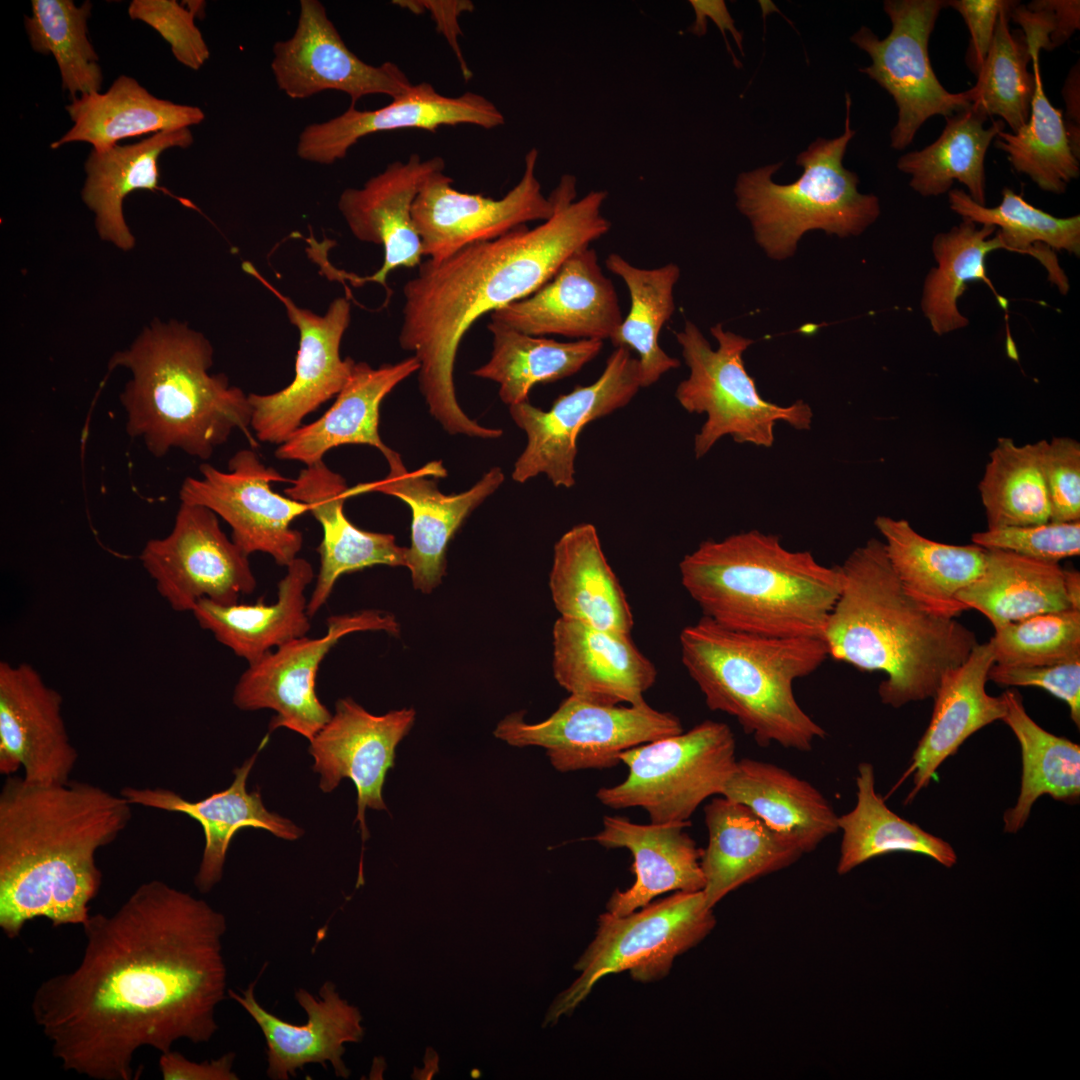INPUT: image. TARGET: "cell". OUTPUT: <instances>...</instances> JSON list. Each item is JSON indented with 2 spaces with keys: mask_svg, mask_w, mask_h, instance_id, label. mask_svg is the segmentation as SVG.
<instances>
[{
  "mask_svg": "<svg viewBox=\"0 0 1080 1080\" xmlns=\"http://www.w3.org/2000/svg\"><path fill=\"white\" fill-rule=\"evenodd\" d=\"M78 965L44 980L31 1003L53 1056L95 1080H131L136 1052L209 1042L228 994L225 916L160 880L111 914L90 915Z\"/></svg>",
  "mask_w": 1080,
  "mask_h": 1080,
  "instance_id": "obj_1",
  "label": "cell"
},
{
  "mask_svg": "<svg viewBox=\"0 0 1080 1080\" xmlns=\"http://www.w3.org/2000/svg\"><path fill=\"white\" fill-rule=\"evenodd\" d=\"M576 179L565 174L550 194L553 215L542 224L470 244L439 260H426L403 287L402 349L420 364L419 389L431 416L452 435L479 437L483 426L458 403L454 367L466 332L492 313L533 294L577 251L610 230L601 213L605 191L578 201Z\"/></svg>",
  "mask_w": 1080,
  "mask_h": 1080,
  "instance_id": "obj_2",
  "label": "cell"
},
{
  "mask_svg": "<svg viewBox=\"0 0 1080 1080\" xmlns=\"http://www.w3.org/2000/svg\"><path fill=\"white\" fill-rule=\"evenodd\" d=\"M120 793L81 781L31 784L8 776L0 791V928L17 938L45 918L83 925L102 884L97 851L132 818Z\"/></svg>",
  "mask_w": 1080,
  "mask_h": 1080,
  "instance_id": "obj_3",
  "label": "cell"
},
{
  "mask_svg": "<svg viewBox=\"0 0 1080 1080\" xmlns=\"http://www.w3.org/2000/svg\"><path fill=\"white\" fill-rule=\"evenodd\" d=\"M839 566L842 588L822 638L828 657L886 674L878 687L885 705L899 708L933 698L945 673L978 644L974 632L911 598L877 538L854 549Z\"/></svg>",
  "mask_w": 1080,
  "mask_h": 1080,
  "instance_id": "obj_4",
  "label": "cell"
},
{
  "mask_svg": "<svg viewBox=\"0 0 1080 1080\" xmlns=\"http://www.w3.org/2000/svg\"><path fill=\"white\" fill-rule=\"evenodd\" d=\"M214 350L209 340L187 324L154 319L132 344L116 351L109 370L131 373L120 394L126 430L141 438L155 457L172 448L201 460L240 430L249 433V397L223 374H210Z\"/></svg>",
  "mask_w": 1080,
  "mask_h": 1080,
  "instance_id": "obj_5",
  "label": "cell"
},
{
  "mask_svg": "<svg viewBox=\"0 0 1080 1080\" xmlns=\"http://www.w3.org/2000/svg\"><path fill=\"white\" fill-rule=\"evenodd\" d=\"M679 572L703 616L725 628L821 640L843 581L839 565L825 566L758 530L700 543Z\"/></svg>",
  "mask_w": 1080,
  "mask_h": 1080,
  "instance_id": "obj_6",
  "label": "cell"
},
{
  "mask_svg": "<svg viewBox=\"0 0 1080 1080\" xmlns=\"http://www.w3.org/2000/svg\"><path fill=\"white\" fill-rule=\"evenodd\" d=\"M679 644L708 708L734 717L759 746L807 752L827 735L793 690L828 658L823 640L746 633L702 616L681 630Z\"/></svg>",
  "mask_w": 1080,
  "mask_h": 1080,
  "instance_id": "obj_7",
  "label": "cell"
},
{
  "mask_svg": "<svg viewBox=\"0 0 1080 1080\" xmlns=\"http://www.w3.org/2000/svg\"><path fill=\"white\" fill-rule=\"evenodd\" d=\"M844 132L833 139L818 138L796 159L803 172L782 185L772 176L782 162L739 174L737 208L751 222L755 239L775 260L790 257L799 239L811 230L844 238L857 236L880 215L879 199L858 191L859 178L846 169L843 158L856 131L850 126L852 100L846 93Z\"/></svg>",
  "mask_w": 1080,
  "mask_h": 1080,
  "instance_id": "obj_8",
  "label": "cell"
},
{
  "mask_svg": "<svg viewBox=\"0 0 1080 1080\" xmlns=\"http://www.w3.org/2000/svg\"><path fill=\"white\" fill-rule=\"evenodd\" d=\"M710 332L718 343L716 349L691 321L675 332L690 371L678 384L676 399L687 412L707 416L695 435L696 458L705 456L727 435L737 443L770 448L774 427L780 421L799 431L811 428L813 412L808 403L797 400L781 406L759 394L743 361V353L753 340L724 330L722 324L711 327Z\"/></svg>",
  "mask_w": 1080,
  "mask_h": 1080,
  "instance_id": "obj_9",
  "label": "cell"
},
{
  "mask_svg": "<svg viewBox=\"0 0 1080 1080\" xmlns=\"http://www.w3.org/2000/svg\"><path fill=\"white\" fill-rule=\"evenodd\" d=\"M715 923L702 890L676 891L623 916L600 915L595 938L574 965L579 976L554 999L543 1026L572 1014L606 975L629 971L635 981L661 980L675 958L699 944Z\"/></svg>",
  "mask_w": 1080,
  "mask_h": 1080,
  "instance_id": "obj_10",
  "label": "cell"
},
{
  "mask_svg": "<svg viewBox=\"0 0 1080 1080\" xmlns=\"http://www.w3.org/2000/svg\"><path fill=\"white\" fill-rule=\"evenodd\" d=\"M735 752L731 728L705 720L624 751L626 779L600 788L596 797L614 809L641 807L653 823L689 822L702 802L722 795L738 761Z\"/></svg>",
  "mask_w": 1080,
  "mask_h": 1080,
  "instance_id": "obj_11",
  "label": "cell"
},
{
  "mask_svg": "<svg viewBox=\"0 0 1080 1080\" xmlns=\"http://www.w3.org/2000/svg\"><path fill=\"white\" fill-rule=\"evenodd\" d=\"M944 7L943 0H886L889 34L880 39L863 26L850 37L871 58L859 71L887 91L897 106L898 119L890 133L895 150L909 146L930 117H947L972 105L967 91L951 93L943 87L930 62L929 39Z\"/></svg>",
  "mask_w": 1080,
  "mask_h": 1080,
  "instance_id": "obj_12",
  "label": "cell"
},
{
  "mask_svg": "<svg viewBox=\"0 0 1080 1080\" xmlns=\"http://www.w3.org/2000/svg\"><path fill=\"white\" fill-rule=\"evenodd\" d=\"M682 731L675 714L647 702L604 705L569 695L541 722H526L523 712L507 715L494 735L511 746L542 747L556 770L570 772L614 767L624 751Z\"/></svg>",
  "mask_w": 1080,
  "mask_h": 1080,
  "instance_id": "obj_13",
  "label": "cell"
},
{
  "mask_svg": "<svg viewBox=\"0 0 1080 1080\" xmlns=\"http://www.w3.org/2000/svg\"><path fill=\"white\" fill-rule=\"evenodd\" d=\"M248 556L213 511L181 503L171 532L149 540L140 561L171 609L192 612L203 599L231 605L251 594L257 582Z\"/></svg>",
  "mask_w": 1080,
  "mask_h": 1080,
  "instance_id": "obj_14",
  "label": "cell"
},
{
  "mask_svg": "<svg viewBox=\"0 0 1080 1080\" xmlns=\"http://www.w3.org/2000/svg\"><path fill=\"white\" fill-rule=\"evenodd\" d=\"M326 624L323 636L291 640L249 664L235 686V706L246 711L272 709L276 715L270 731L285 727L310 741L332 716L316 693L317 673L330 650L353 632L399 634L393 615L373 609L330 616Z\"/></svg>",
  "mask_w": 1080,
  "mask_h": 1080,
  "instance_id": "obj_15",
  "label": "cell"
},
{
  "mask_svg": "<svg viewBox=\"0 0 1080 1080\" xmlns=\"http://www.w3.org/2000/svg\"><path fill=\"white\" fill-rule=\"evenodd\" d=\"M201 478L187 477L181 485V503L204 506L232 529L231 539L247 555L262 552L287 567L303 545L302 533L291 527L309 512L300 501L282 496L272 483L289 482L276 469L266 467L253 450L236 452L228 471L203 463Z\"/></svg>",
  "mask_w": 1080,
  "mask_h": 1080,
  "instance_id": "obj_16",
  "label": "cell"
},
{
  "mask_svg": "<svg viewBox=\"0 0 1080 1080\" xmlns=\"http://www.w3.org/2000/svg\"><path fill=\"white\" fill-rule=\"evenodd\" d=\"M243 270L270 290L286 308L299 331V349L293 381L275 393L249 394L251 428L261 442L282 444L304 418L337 395L350 377L355 361L340 356L342 337L351 320L347 298L331 302L325 315L298 307L245 261Z\"/></svg>",
  "mask_w": 1080,
  "mask_h": 1080,
  "instance_id": "obj_17",
  "label": "cell"
},
{
  "mask_svg": "<svg viewBox=\"0 0 1080 1080\" xmlns=\"http://www.w3.org/2000/svg\"><path fill=\"white\" fill-rule=\"evenodd\" d=\"M641 387L638 359L617 347L600 377L558 396L544 411L529 401L509 406L510 416L527 437L515 461L512 479L524 483L545 474L555 487L575 484L577 440L590 422L625 407Z\"/></svg>",
  "mask_w": 1080,
  "mask_h": 1080,
  "instance_id": "obj_18",
  "label": "cell"
},
{
  "mask_svg": "<svg viewBox=\"0 0 1080 1080\" xmlns=\"http://www.w3.org/2000/svg\"><path fill=\"white\" fill-rule=\"evenodd\" d=\"M537 149L525 156L521 180L502 198L460 192L443 171L433 173L421 187L412 218L422 243L423 256L442 260L477 242L498 238L535 220H547L554 203L546 198L535 176Z\"/></svg>",
  "mask_w": 1080,
  "mask_h": 1080,
  "instance_id": "obj_19",
  "label": "cell"
},
{
  "mask_svg": "<svg viewBox=\"0 0 1080 1080\" xmlns=\"http://www.w3.org/2000/svg\"><path fill=\"white\" fill-rule=\"evenodd\" d=\"M271 70L278 89L291 99L334 90L345 93L352 106L368 95L399 97L413 85L395 63L374 66L355 55L318 0L300 1L293 35L273 46Z\"/></svg>",
  "mask_w": 1080,
  "mask_h": 1080,
  "instance_id": "obj_20",
  "label": "cell"
},
{
  "mask_svg": "<svg viewBox=\"0 0 1080 1080\" xmlns=\"http://www.w3.org/2000/svg\"><path fill=\"white\" fill-rule=\"evenodd\" d=\"M385 459L388 474L376 481L349 487V497L379 492L402 500L411 510V545L407 548V568L415 589L431 593L442 581L450 539L467 516L504 482L500 467H493L469 489L444 494L437 479L446 477L441 461H431L419 469H406L400 454L391 450Z\"/></svg>",
  "mask_w": 1080,
  "mask_h": 1080,
  "instance_id": "obj_21",
  "label": "cell"
},
{
  "mask_svg": "<svg viewBox=\"0 0 1080 1080\" xmlns=\"http://www.w3.org/2000/svg\"><path fill=\"white\" fill-rule=\"evenodd\" d=\"M413 708L374 715L352 698L337 700L335 713L309 741L313 770L320 774V789L329 793L342 779L357 790V815L362 841L369 838L365 810H387L382 790L393 768L395 750L415 720Z\"/></svg>",
  "mask_w": 1080,
  "mask_h": 1080,
  "instance_id": "obj_22",
  "label": "cell"
},
{
  "mask_svg": "<svg viewBox=\"0 0 1080 1080\" xmlns=\"http://www.w3.org/2000/svg\"><path fill=\"white\" fill-rule=\"evenodd\" d=\"M61 694L30 664L0 663V771L20 766L23 778L42 786L65 785L78 752L62 715Z\"/></svg>",
  "mask_w": 1080,
  "mask_h": 1080,
  "instance_id": "obj_23",
  "label": "cell"
},
{
  "mask_svg": "<svg viewBox=\"0 0 1080 1080\" xmlns=\"http://www.w3.org/2000/svg\"><path fill=\"white\" fill-rule=\"evenodd\" d=\"M505 123L497 106L475 92L450 97L432 84L420 82L375 110L350 105L325 122L307 125L300 133L296 153L302 160L330 165L343 159L361 138L378 132L422 129L434 132L442 126L474 125L493 129Z\"/></svg>",
  "mask_w": 1080,
  "mask_h": 1080,
  "instance_id": "obj_24",
  "label": "cell"
},
{
  "mask_svg": "<svg viewBox=\"0 0 1080 1080\" xmlns=\"http://www.w3.org/2000/svg\"><path fill=\"white\" fill-rule=\"evenodd\" d=\"M490 316L493 323L533 336L602 341L610 340L623 320L615 287L590 246L571 255L533 294Z\"/></svg>",
  "mask_w": 1080,
  "mask_h": 1080,
  "instance_id": "obj_25",
  "label": "cell"
},
{
  "mask_svg": "<svg viewBox=\"0 0 1080 1080\" xmlns=\"http://www.w3.org/2000/svg\"><path fill=\"white\" fill-rule=\"evenodd\" d=\"M256 981L246 990H228L259 1026L266 1041L267 1076L288 1080L307 1064L333 1067L335 1076L349 1078L351 1072L343 1061L346 1043L361 1042L364 1037L360 1010L349 1004L332 981H325L319 997L304 988L295 991V999L304 1009V1024L289 1023L266 1010L255 997Z\"/></svg>",
  "mask_w": 1080,
  "mask_h": 1080,
  "instance_id": "obj_26",
  "label": "cell"
},
{
  "mask_svg": "<svg viewBox=\"0 0 1080 1080\" xmlns=\"http://www.w3.org/2000/svg\"><path fill=\"white\" fill-rule=\"evenodd\" d=\"M444 169L440 156L423 160L412 154L406 161L388 164L362 187L341 193L338 208L352 234L360 241L384 248L381 267L372 275L361 276V285L375 282L390 292L386 279L392 271L422 263V243L412 207L428 177Z\"/></svg>",
  "mask_w": 1080,
  "mask_h": 1080,
  "instance_id": "obj_27",
  "label": "cell"
},
{
  "mask_svg": "<svg viewBox=\"0 0 1080 1080\" xmlns=\"http://www.w3.org/2000/svg\"><path fill=\"white\" fill-rule=\"evenodd\" d=\"M555 680L570 695L604 705H640L657 678L631 635L559 617L552 630Z\"/></svg>",
  "mask_w": 1080,
  "mask_h": 1080,
  "instance_id": "obj_28",
  "label": "cell"
},
{
  "mask_svg": "<svg viewBox=\"0 0 1080 1080\" xmlns=\"http://www.w3.org/2000/svg\"><path fill=\"white\" fill-rule=\"evenodd\" d=\"M291 484L284 489L286 496L305 503L323 531L320 569L308 600L310 618L327 602L343 574L374 565L407 566V548L397 545L392 534L362 530L346 517L349 487L323 460L306 466Z\"/></svg>",
  "mask_w": 1080,
  "mask_h": 1080,
  "instance_id": "obj_29",
  "label": "cell"
},
{
  "mask_svg": "<svg viewBox=\"0 0 1080 1080\" xmlns=\"http://www.w3.org/2000/svg\"><path fill=\"white\" fill-rule=\"evenodd\" d=\"M257 754L234 769L235 777L228 788L199 801H188L176 792L160 787L125 786L120 791L132 805L183 813L201 825L205 846L194 879L201 893L210 892L222 879L229 845L240 829H264L286 840L303 835V830L292 821L268 811L258 791H247L246 782Z\"/></svg>",
  "mask_w": 1080,
  "mask_h": 1080,
  "instance_id": "obj_30",
  "label": "cell"
},
{
  "mask_svg": "<svg viewBox=\"0 0 1080 1080\" xmlns=\"http://www.w3.org/2000/svg\"><path fill=\"white\" fill-rule=\"evenodd\" d=\"M689 822L638 824L623 816H605L592 840L606 848H626L633 856L635 882L616 889L607 912L623 916L670 891H701L705 880L702 850L684 831Z\"/></svg>",
  "mask_w": 1080,
  "mask_h": 1080,
  "instance_id": "obj_31",
  "label": "cell"
},
{
  "mask_svg": "<svg viewBox=\"0 0 1080 1080\" xmlns=\"http://www.w3.org/2000/svg\"><path fill=\"white\" fill-rule=\"evenodd\" d=\"M994 664L989 640L978 643L962 664L942 677L933 697L929 725L902 778L913 775V788L906 802L929 785L940 765L972 734L1005 716L1007 705L1003 694L994 697L985 688Z\"/></svg>",
  "mask_w": 1080,
  "mask_h": 1080,
  "instance_id": "obj_32",
  "label": "cell"
},
{
  "mask_svg": "<svg viewBox=\"0 0 1080 1080\" xmlns=\"http://www.w3.org/2000/svg\"><path fill=\"white\" fill-rule=\"evenodd\" d=\"M704 815L708 845L701 856L702 892L711 909L737 888L784 869L803 855L748 807L724 796L712 799Z\"/></svg>",
  "mask_w": 1080,
  "mask_h": 1080,
  "instance_id": "obj_33",
  "label": "cell"
},
{
  "mask_svg": "<svg viewBox=\"0 0 1080 1080\" xmlns=\"http://www.w3.org/2000/svg\"><path fill=\"white\" fill-rule=\"evenodd\" d=\"M419 368L415 356L377 368L366 362H355L334 404L318 420L302 425L280 444L275 451L276 458L309 466L323 460L329 450L347 444L369 445L385 456L392 449L379 435L380 405L399 383Z\"/></svg>",
  "mask_w": 1080,
  "mask_h": 1080,
  "instance_id": "obj_34",
  "label": "cell"
},
{
  "mask_svg": "<svg viewBox=\"0 0 1080 1080\" xmlns=\"http://www.w3.org/2000/svg\"><path fill=\"white\" fill-rule=\"evenodd\" d=\"M888 560L905 592L931 613L956 618L968 608L957 594L983 572L987 550L928 539L905 519L877 516Z\"/></svg>",
  "mask_w": 1080,
  "mask_h": 1080,
  "instance_id": "obj_35",
  "label": "cell"
},
{
  "mask_svg": "<svg viewBox=\"0 0 1080 1080\" xmlns=\"http://www.w3.org/2000/svg\"><path fill=\"white\" fill-rule=\"evenodd\" d=\"M549 588L560 617L631 635V607L593 524H578L556 542Z\"/></svg>",
  "mask_w": 1080,
  "mask_h": 1080,
  "instance_id": "obj_36",
  "label": "cell"
},
{
  "mask_svg": "<svg viewBox=\"0 0 1080 1080\" xmlns=\"http://www.w3.org/2000/svg\"><path fill=\"white\" fill-rule=\"evenodd\" d=\"M722 796L748 807L803 854L839 831L826 797L811 783L765 761L738 760Z\"/></svg>",
  "mask_w": 1080,
  "mask_h": 1080,
  "instance_id": "obj_37",
  "label": "cell"
},
{
  "mask_svg": "<svg viewBox=\"0 0 1080 1080\" xmlns=\"http://www.w3.org/2000/svg\"><path fill=\"white\" fill-rule=\"evenodd\" d=\"M278 582L277 599L265 604L222 605L203 599L192 613L201 628L251 664L272 648L307 635L311 628L306 588L314 578L312 565L297 557Z\"/></svg>",
  "mask_w": 1080,
  "mask_h": 1080,
  "instance_id": "obj_38",
  "label": "cell"
},
{
  "mask_svg": "<svg viewBox=\"0 0 1080 1080\" xmlns=\"http://www.w3.org/2000/svg\"><path fill=\"white\" fill-rule=\"evenodd\" d=\"M189 128L166 130L129 145L91 150L85 165L81 197L94 213L95 227L103 241L123 251L135 246V237L123 213L124 199L133 191L159 189L160 155L170 148L193 143Z\"/></svg>",
  "mask_w": 1080,
  "mask_h": 1080,
  "instance_id": "obj_39",
  "label": "cell"
},
{
  "mask_svg": "<svg viewBox=\"0 0 1080 1080\" xmlns=\"http://www.w3.org/2000/svg\"><path fill=\"white\" fill-rule=\"evenodd\" d=\"M66 111L73 125L51 144L52 149L86 142L102 152L125 138L190 128L205 119L199 107L157 98L127 75L116 78L104 93L72 98Z\"/></svg>",
  "mask_w": 1080,
  "mask_h": 1080,
  "instance_id": "obj_40",
  "label": "cell"
},
{
  "mask_svg": "<svg viewBox=\"0 0 1080 1080\" xmlns=\"http://www.w3.org/2000/svg\"><path fill=\"white\" fill-rule=\"evenodd\" d=\"M957 599L982 613L994 629L1037 614L1073 609L1059 563L997 549L987 550L982 574Z\"/></svg>",
  "mask_w": 1080,
  "mask_h": 1080,
  "instance_id": "obj_41",
  "label": "cell"
},
{
  "mask_svg": "<svg viewBox=\"0 0 1080 1080\" xmlns=\"http://www.w3.org/2000/svg\"><path fill=\"white\" fill-rule=\"evenodd\" d=\"M988 117L971 105L945 117V127L930 145L902 155L897 168L910 175V187L923 197L948 193L955 181L979 205H986L985 156L1005 123L999 119L989 127Z\"/></svg>",
  "mask_w": 1080,
  "mask_h": 1080,
  "instance_id": "obj_42",
  "label": "cell"
},
{
  "mask_svg": "<svg viewBox=\"0 0 1080 1080\" xmlns=\"http://www.w3.org/2000/svg\"><path fill=\"white\" fill-rule=\"evenodd\" d=\"M931 249L936 266L924 279L920 306L935 334L943 336L968 326L958 301L970 282L985 283L999 305L1007 308V300L997 293L986 273L987 256L998 249L1006 250L995 227L962 218L957 226L936 234Z\"/></svg>",
  "mask_w": 1080,
  "mask_h": 1080,
  "instance_id": "obj_43",
  "label": "cell"
},
{
  "mask_svg": "<svg viewBox=\"0 0 1080 1080\" xmlns=\"http://www.w3.org/2000/svg\"><path fill=\"white\" fill-rule=\"evenodd\" d=\"M856 804L839 816L842 832L837 873L844 875L872 858L893 852L928 856L946 868L957 863L954 848L894 813L875 789V771L869 762L858 765Z\"/></svg>",
  "mask_w": 1080,
  "mask_h": 1080,
  "instance_id": "obj_44",
  "label": "cell"
},
{
  "mask_svg": "<svg viewBox=\"0 0 1080 1080\" xmlns=\"http://www.w3.org/2000/svg\"><path fill=\"white\" fill-rule=\"evenodd\" d=\"M1002 694L1007 705L1002 721L1016 736L1022 756L1020 793L1003 815L1004 831L1014 834L1025 825L1040 796L1069 804L1079 801L1080 747L1039 726L1026 712L1018 691L1008 689Z\"/></svg>",
  "mask_w": 1080,
  "mask_h": 1080,
  "instance_id": "obj_45",
  "label": "cell"
},
{
  "mask_svg": "<svg viewBox=\"0 0 1080 1080\" xmlns=\"http://www.w3.org/2000/svg\"><path fill=\"white\" fill-rule=\"evenodd\" d=\"M487 328L493 340L491 357L472 374L498 383L500 399L508 406L528 401L538 384L574 375L603 348L598 339L559 342L493 322Z\"/></svg>",
  "mask_w": 1080,
  "mask_h": 1080,
  "instance_id": "obj_46",
  "label": "cell"
},
{
  "mask_svg": "<svg viewBox=\"0 0 1080 1080\" xmlns=\"http://www.w3.org/2000/svg\"><path fill=\"white\" fill-rule=\"evenodd\" d=\"M950 209L962 218L978 225L996 228L1006 250L1028 254L1047 270L1048 279L1062 294L1069 291V282L1053 251L1080 255V216L1056 217L1029 202L1022 195L1005 187L996 207L974 202L966 191L948 192Z\"/></svg>",
  "mask_w": 1080,
  "mask_h": 1080,
  "instance_id": "obj_47",
  "label": "cell"
},
{
  "mask_svg": "<svg viewBox=\"0 0 1080 1080\" xmlns=\"http://www.w3.org/2000/svg\"><path fill=\"white\" fill-rule=\"evenodd\" d=\"M605 265L623 280L630 296L629 312L610 341L615 348L637 353L641 387H649L663 374L680 366L679 360L659 345L661 329L675 311L674 288L680 268L675 263L640 268L617 253L610 254Z\"/></svg>",
  "mask_w": 1080,
  "mask_h": 1080,
  "instance_id": "obj_48",
  "label": "cell"
},
{
  "mask_svg": "<svg viewBox=\"0 0 1080 1080\" xmlns=\"http://www.w3.org/2000/svg\"><path fill=\"white\" fill-rule=\"evenodd\" d=\"M978 489L987 529L1050 521L1040 441L1020 446L1011 438H998Z\"/></svg>",
  "mask_w": 1080,
  "mask_h": 1080,
  "instance_id": "obj_49",
  "label": "cell"
},
{
  "mask_svg": "<svg viewBox=\"0 0 1080 1080\" xmlns=\"http://www.w3.org/2000/svg\"><path fill=\"white\" fill-rule=\"evenodd\" d=\"M1031 62L1035 90L1029 119L1016 132L1000 131L993 144L1007 154L1015 171L1027 175L1041 190L1062 194L1079 177V159L1071 150L1063 111L1050 103L1043 88L1039 56L1032 55Z\"/></svg>",
  "mask_w": 1080,
  "mask_h": 1080,
  "instance_id": "obj_50",
  "label": "cell"
},
{
  "mask_svg": "<svg viewBox=\"0 0 1080 1080\" xmlns=\"http://www.w3.org/2000/svg\"><path fill=\"white\" fill-rule=\"evenodd\" d=\"M31 7V16L25 18L30 45L35 52L54 57L63 89L72 98L100 92L103 74L87 29L92 4L32 0Z\"/></svg>",
  "mask_w": 1080,
  "mask_h": 1080,
  "instance_id": "obj_51",
  "label": "cell"
},
{
  "mask_svg": "<svg viewBox=\"0 0 1080 1080\" xmlns=\"http://www.w3.org/2000/svg\"><path fill=\"white\" fill-rule=\"evenodd\" d=\"M1013 5L1001 11L994 37L977 74V81L967 90L971 104L987 117L999 116L1016 132L1029 119L1035 90L1034 74L1025 36L1009 28Z\"/></svg>",
  "mask_w": 1080,
  "mask_h": 1080,
  "instance_id": "obj_52",
  "label": "cell"
},
{
  "mask_svg": "<svg viewBox=\"0 0 1080 1080\" xmlns=\"http://www.w3.org/2000/svg\"><path fill=\"white\" fill-rule=\"evenodd\" d=\"M995 664L1046 666L1080 659V610L1037 614L995 629Z\"/></svg>",
  "mask_w": 1080,
  "mask_h": 1080,
  "instance_id": "obj_53",
  "label": "cell"
},
{
  "mask_svg": "<svg viewBox=\"0 0 1080 1080\" xmlns=\"http://www.w3.org/2000/svg\"><path fill=\"white\" fill-rule=\"evenodd\" d=\"M973 544L1049 563L1080 554V520L1011 526L973 533Z\"/></svg>",
  "mask_w": 1080,
  "mask_h": 1080,
  "instance_id": "obj_54",
  "label": "cell"
},
{
  "mask_svg": "<svg viewBox=\"0 0 1080 1080\" xmlns=\"http://www.w3.org/2000/svg\"><path fill=\"white\" fill-rule=\"evenodd\" d=\"M192 8L175 0H133L128 14L156 30L171 47L175 59L192 70L200 69L210 57L209 48L195 24Z\"/></svg>",
  "mask_w": 1080,
  "mask_h": 1080,
  "instance_id": "obj_55",
  "label": "cell"
},
{
  "mask_svg": "<svg viewBox=\"0 0 1080 1080\" xmlns=\"http://www.w3.org/2000/svg\"><path fill=\"white\" fill-rule=\"evenodd\" d=\"M1050 521L1080 520V444L1069 437L1040 440Z\"/></svg>",
  "mask_w": 1080,
  "mask_h": 1080,
  "instance_id": "obj_56",
  "label": "cell"
},
{
  "mask_svg": "<svg viewBox=\"0 0 1080 1080\" xmlns=\"http://www.w3.org/2000/svg\"><path fill=\"white\" fill-rule=\"evenodd\" d=\"M1021 27L1029 54L1038 55L1041 49L1051 51L1071 38L1080 28L1079 0L1018 1L1010 10L1009 21Z\"/></svg>",
  "mask_w": 1080,
  "mask_h": 1080,
  "instance_id": "obj_57",
  "label": "cell"
},
{
  "mask_svg": "<svg viewBox=\"0 0 1080 1080\" xmlns=\"http://www.w3.org/2000/svg\"><path fill=\"white\" fill-rule=\"evenodd\" d=\"M988 680L1002 686H1033L1046 690L1067 704L1072 721L1080 727V659L1030 667L994 664Z\"/></svg>",
  "mask_w": 1080,
  "mask_h": 1080,
  "instance_id": "obj_58",
  "label": "cell"
},
{
  "mask_svg": "<svg viewBox=\"0 0 1080 1080\" xmlns=\"http://www.w3.org/2000/svg\"><path fill=\"white\" fill-rule=\"evenodd\" d=\"M1014 3L1015 1L1011 0L946 1V6L956 10L967 25L970 42L966 54V63L976 76L991 46L1001 11Z\"/></svg>",
  "mask_w": 1080,
  "mask_h": 1080,
  "instance_id": "obj_59",
  "label": "cell"
},
{
  "mask_svg": "<svg viewBox=\"0 0 1080 1080\" xmlns=\"http://www.w3.org/2000/svg\"><path fill=\"white\" fill-rule=\"evenodd\" d=\"M395 5L408 9L413 13L429 12L438 31L446 38L459 63L463 78L468 81L473 74L467 65L463 52L459 46V36L462 35L458 23V17L464 12H470L474 4L467 0L434 1V0H396Z\"/></svg>",
  "mask_w": 1080,
  "mask_h": 1080,
  "instance_id": "obj_60",
  "label": "cell"
},
{
  "mask_svg": "<svg viewBox=\"0 0 1080 1080\" xmlns=\"http://www.w3.org/2000/svg\"><path fill=\"white\" fill-rule=\"evenodd\" d=\"M236 1054L227 1052L217 1059L194 1062L178 1051L160 1053L159 1069L165 1080H237L232 1070Z\"/></svg>",
  "mask_w": 1080,
  "mask_h": 1080,
  "instance_id": "obj_61",
  "label": "cell"
},
{
  "mask_svg": "<svg viewBox=\"0 0 1080 1080\" xmlns=\"http://www.w3.org/2000/svg\"><path fill=\"white\" fill-rule=\"evenodd\" d=\"M689 2H690V4L692 5V7H693V9L695 11L696 19H695L694 23L690 27H688L687 31H689V32H691V33H693V34H695L697 36H703L706 33V26H707L706 18H708V17L711 18L713 20V22L719 27L720 31L722 32L723 38H724L725 43H726V45L728 47V50L731 53V56L733 58V61H734L735 65H736V67H740L741 64L737 61L735 55L733 54V52H732V50H731V48H730V46L728 44L725 30L730 31L732 37L734 38L735 42L739 46L741 53L743 54L742 34H741V32H739L735 28L734 20L730 16L725 2L721 1V0H717V1L716 0L715 1L691 0Z\"/></svg>",
  "mask_w": 1080,
  "mask_h": 1080,
  "instance_id": "obj_62",
  "label": "cell"
},
{
  "mask_svg": "<svg viewBox=\"0 0 1080 1080\" xmlns=\"http://www.w3.org/2000/svg\"><path fill=\"white\" fill-rule=\"evenodd\" d=\"M1066 104L1063 121L1071 150L1080 159V68L1079 61L1069 71L1062 88Z\"/></svg>",
  "mask_w": 1080,
  "mask_h": 1080,
  "instance_id": "obj_63",
  "label": "cell"
},
{
  "mask_svg": "<svg viewBox=\"0 0 1080 1080\" xmlns=\"http://www.w3.org/2000/svg\"><path fill=\"white\" fill-rule=\"evenodd\" d=\"M1064 585L1071 607L1080 610V574L1075 569H1064Z\"/></svg>",
  "mask_w": 1080,
  "mask_h": 1080,
  "instance_id": "obj_64",
  "label": "cell"
}]
</instances>
